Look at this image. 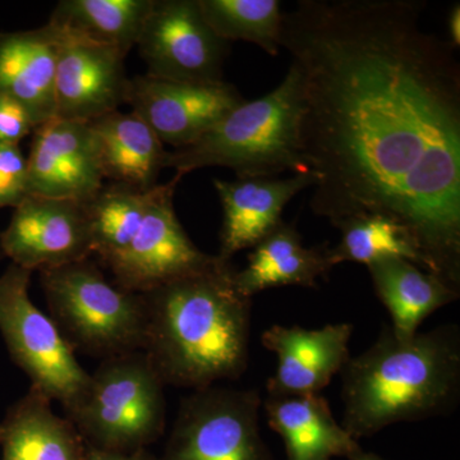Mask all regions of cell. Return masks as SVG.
I'll return each mask as SVG.
<instances>
[{
    "label": "cell",
    "instance_id": "1",
    "mask_svg": "<svg viewBox=\"0 0 460 460\" xmlns=\"http://www.w3.org/2000/svg\"><path fill=\"white\" fill-rule=\"evenodd\" d=\"M422 0H301L281 48L302 86L310 208L407 226L429 272L460 292V66L420 27Z\"/></svg>",
    "mask_w": 460,
    "mask_h": 460
},
{
    "label": "cell",
    "instance_id": "2",
    "mask_svg": "<svg viewBox=\"0 0 460 460\" xmlns=\"http://www.w3.org/2000/svg\"><path fill=\"white\" fill-rule=\"evenodd\" d=\"M217 257L202 270L144 293V352L164 385L202 390L238 380L250 362L252 298Z\"/></svg>",
    "mask_w": 460,
    "mask_h": 460
},
{
    "label": "cell",
    "instance_id": "3",
    "mask_svg": "<svg viewBox=\"0 0 460 460\" xmlns=\"http://www.w3.org/2000/svg\"><path fill=\"white\" fill-rule=\"evenodd\" d=\"M343 423L354 440L401 422L447 416L460 398V330L447 323L410 341L384 325L341 374Z\"/></svg>",
    "mask_w": 460,
    "mask_h": 460
},
{
    "label": "cell",
    "instance_id": "4",
    "mask_svg": "<svg viewBox=\"0 0 460 460\" xmlns=\"http://www.w3.org/2000/svg\"><path fill=\"white\" fill-rule=\"evenodd\" d=\"M301 114V77L290 65L277 89L242 102L195 144L168 151L165 168L183 177L210 166L232 169L237 178L307 174L299 140Z\"/></svg>",
    "mask_w": 460,
    "mask_h": 460
},
{
    "label": "cell",
    "instance_id": "5",
    "mask_svg": "<svg viewBox=\"0 0 460 460\" xmlns=\"http://www.w3.org/2000/svg\"><path fill=\"white\" fill-rule=\"evenodd\" d=\"M164 386L144 350L120 354L102 359L83 395L63 411L87 447L147 449L164 434Z\"/></svg>",
    "mask_w": 460,
    "mask_h": 460
},
{
    "label": "cell",
    "instance_id": "6",
    "mask_svg": "<svg viewBox=\"0 0 460 460\" xmlns=\"http://www.w3.org/2000/svg\"><path fill=\"white\" fill-rule=\"evenodd\" d=\"M49 316L74 350L111 358L144 349V296L111 284L90 261L40 271Z\"/></svg>",
    "mask_w": 460,
    "mask_h": 460
},
{
    "label": "cell",
    "instance_id": "7",
    "mask_svg": "<svg viewBox=\"0 0 460 460\" xmlns=\"http://www.w3.org/2000/svg\"><path fill=\"white\" fill-rule=\"evenodd\" d=\"M31 275L12 262L0 275V334L31 386L68 407L89 386L90 374L56 323L30 299Z\"/></svg>",
    "mask_w": 460,
    "mask_h": 460
},
{
    "label": "cell",
    "instance_id": "8",
    "mask_svg": "<svg viewBox=\"0 0 460 460\" xmlns=\"http://www.w3.org/2000/svg\"><path fill=\"white\" fill-rule=\"evenodd\" d=\"M261 404L253 389L195 390L181 401L157 460H272L260 432Z\"/></svg>",
    "mask_w": 460,
    "mask_h": 460
},
{
    "label": "cell",
    "instance_id": "9",
    "mask_svg": "<svg viewBox=\"0 0 460 460\" xmlns=\"http://www.w3.org/2000/svg\"><path fill=\"white\" fill-rule=\"evenodd\" d=\"M229 45L206 22L199 0H154L136 47L151 77L219 83Z\"/></svg>",
    "mask_w": 460,
    "mask_h": 460
},
{
    "label": "cell",
    "instance_id": "10",
    "mask_svg": "<svg viewBox=\"0 0 460 460\" xmlns=\"http://www.w3.org/2000/svg\"><path fill=\"white\" fill-rule=\"evenodd\" d=\"M183 178L175 174L169 183L157 184L131 243L108 263L115 286L144 295L168 281L202 270L217 261L195 246L175 214L172 199Z\"/></svg>",
    "mask_w": 460,
    "mask_h": 460
},
{
    "label": "cell",
    "instance_id": "11",
    "mask_svg": "<svg viewBox=\"0 0 460 460\" xmlns=\"http://www.w3.org/2000/svg\"><path fill=\"white\" fill-rule=\"evenodd\" d=\"M246 99L237 87L219 83H181L148 75L129 78L126 102L163 144L190 146Z\"/></svg>",
    "mask_w": 460,
    "mask_h": 460
},
{
    "label": "cell",
    "instance_id": "12",
    "mask_svg": "<svg viewBox=\"0 0 460 460\" xmlns=\"http://www.w3.org/2000/svg\"><path fill=\"white\" fill-rule=\"evenodd\" d=\"M0 250L12 263L32 272L90 259L93 246L84 204L27 196L0 233Z\"/></svg>",
    "mask_w": 460,
    "mask_h": 460
},
{
    "label": "cell",
    "instance_id": "13",
    "mask_svg": "<svg viewBox=\"0 0 460 460\" xmlns=\"http://www.w3.org/2000/svg\"><path fill=\"white\" fill-rule=\"evenodd\" d=\"M29 195L86 204L104 186L98 137L90 123L53 118L33 131Z\"/></svg>",
    "mask_w": 460,
    "mask_h": 460
},
{
    "label": "cell",
    "instance_id": "14",
    "mask_svg": "<svg viewBox=\"0 0 460 460\" xmlns=\"http://www.w3.org/2000/svg\"><path fill=\"white\" fill-rule=\"evenodd\" d=\"M58 30L60 40L54 118L90 123L118 111L126 102L128 90L129 78L124 66L126 54Z\"/></svg>",
    "mask_w": 460,
    "mask_h": 460
},
{
    "label": "cell",
    "instance_id": "15",
    "mask_svg": "<svg viewBox=\"0 0 460 460\" xmlns=\"http://www.w3.org/2000/svg\"><path fill=\"white\" fill-rule=\"evenodd\" d=\"M353 325L330 323L321 329L272 325L261 343L277 354L278 366L266 383L271 396L320 394L350 359Z\"/></svg>",
    "mask_w": 460,
    "mask_h": 460
},
{
    "label": "cell",
    "instance_id": "16",
    "mask_svg": "<svg viewBox=\"0 0 460 460\" xmlns=\"http://www.w3.org/2000/svg\"><path fill=\"white\" fill-rule=\"evenodd\" d=\"M314 177L235 178L214 180V187L223 206L220 248L217 257L230 261L235 253L255 247L281 222L284 208L304 190L313 189Z\"/></svg>",
    "mask_w": 460,
    "mask_h": 460
},
{
    "label": "cell",
    "instance_id": "17",
    "mask_svg": "<svg viewBox=\"0 0 460 460\" xmlns=\"http://www.w3.org/2000/svg\"><path fill=\"white\" fill-rule=\"evenodd\" d=\"M60 32L47 25L0 32V93L16 99L36 126L56 117V74Z\"/></svg>",
    "mask_w": 460,
    "mask_h": 460
},
{
    "label": "cell",
    "instance_id": "18",
    "mask_svg": "<svg viewBox=\"0 0 460 460\" xmlns=\"http://www.w3.org/2000/svg\"><path fill=\"white\" fill-rule=\"evenodd\" d=\"M329 248L328 243L305 247L295 224L281 222L251 248L247 265L235 270V286L248 298L271 288H314L334 268Z\"/></svg>",
    "mask_w": 460,
    "mask_h": 460
},
{
    "label": "cell",
    "instance_id": "19",
    "mask_svg": "<svg viewBox=\"0 0 460 460\" xmlns=\"http://www.w3.org/2000/svg\"><path fill=\"white\" fill-rule=\"evenodd\" d=\"M51 399L30 387L0 420L2 460H83L87 444Z\"/></svg>",
    "mask_w": 460,
    "mask_h": 460
},
{
    "label": "cell",
    "instance_id": "20",
    "mask_svg": "<svg viewBox=\"0 0 460 460\" xmlns=\"http://www.w3.org/2000/svg\"><path fill=\"white\" fill-rule=\"evenodd\" d=\"M262 404L269 426L286 443L287 460L348 459L361 447L323 395H268Z\"/></svg>",
    "mask_w": 460,
    "mask_h": 460
},
{
    "label": "cell",
    "instance_id": "21",
    "mask_svg": "<svg viewBox=\"0 0 460 460\" xmlns=\"http://www.w3.org/2000/svg\"><path fill=\"white\" fill-rule=\"evenodd\" d=\"M90 126L98 137L104 180L142 190L157 186L168 151L138 115L115 111Z\"/></svg>",
    "mask_w": 460,
    "mask_h": 460
},
{
    "label": "cell",
    "instance_id": "22",
    "mask_svg": "<svg viewBox=\"0 0 460 460\" xmlns=\"http://www.w3.org/2000/svg\"><path fill=\"white\" fill-rule=\"evenodd\" d=\"M367 270L375 293L392 317L390 328L401 341L416 337L429 314L460 296L440 278L408 260H377L367 265Z\"/></svg>",
    "mask_w": 460,
    "mask_h": 460
},
{
    "label": "cell",
    "instance_id": "23",
    "mask_svg": "<svg viewBox=\"0 0 460 460\" xmlns=\"http://www.w3.org/2000/svg\"><path fill=\"white\" fill-rule=\"evenodd\" d=\"M154 0H62L49 23L128 54L137 45Z\"/></svg>",
    "mask_w": 460,
    "mask_h": 460
},
{
    "label": "cell",
    "instance_id": "24",
    "mask_svg": "<svg viewBox=\"0 0 460 460\" xmlns=\"http://www.w3.org/2000/svg\"><path fill=\"white\" fill-rule=\"evenodd\" d=\"M341 241L329 248L332 266L341 262L363 263L381 259H404L429 271L428 262L407 226L384 214H363L338 226Z\"/></svg>",
    "mask_w": 460,
    "mask_h": 460
},
{
    "label": "cell",
    "instance_id": "25",
    "mask_svg": "<svg viewBox=\"0 0 460 460\" xmlns=\"http://www.w3.org/2000/svg\"><path fill=\"white\" fill-rule=\"evenodd\" d=\"M155 187L142 190L122 184H104L98 195L84 204L93 255H98L105 266L131 243L144 222Z\"/></svg>",
    "mask_w": 460,
    "mask_h": 460
},
{
    "label": "cell",
    "instance_id": "26",
    "mask_svg": "<svg viewBox=\"0 0 460 460\" xmlns=\"http://www.w3.org/2000/svg\"><path fill=\"white\" fill-rule=\"evenodd\" d=\"M206 22L224 41H247L277 57L283 12L279 0H199Z\"/></svg>",
    "mask_w": 460,
    "mask_h": 460
},
{
    "label": "cell",
    "instance_id": "27",
    "mask_svg": "<svg viewBox=\"0 0 460 460\" xmlns=\"http://www.w3.org/2000/svg\"><path fill=\"white\" fill-rule=\"evenodd\" d=\"M27 196V157L20 145L0 144V208H16Z\"/></svg>",
    "mask_w": 460,
    "mask_h": 460
},
{
    "label": "cell",
    "instance_id": "28",
    "mask_svg": "<svg viewBox=\"0 0 460 460\" xmlns=\"http://www.w3.org/2000/svg\"><path fill=\"white\" fill-rule=\"evenodd\" d=\"M36 128L29 111L16 99L0 93V144L20 145Z\"/></svg>",
    "mask_w": 460,
    "mask_h": 460
},
{
    "label": "cell",
    "instance_id": "29",
    "mask_svg": "<svg viewBox=\"0 0 460 460\" xmlns=\"http://www.w3.org/2000/svg\"><path fill=\"white\" fill-rule=\"evenodd\" d=\"M83 460H157L147 449L136 450L131 453L108 452L87 447Z\"/></svg>",
    "mask_w": 460,
    "mask_h": 460
},
{
    "label": "cell",
    "instance_id": "30",
    "mask_svg": "<svg viewBox=\"0 0 460 460\" xmlns=\"http://www.w3.org/2000/svg\"><path fill=\"white\" fill-rule=\"evenodd\" d=\"M447 33L449 38L447 39L454 49H458L460 45V5L459 3L454 4L447 17Z\"/></svg>",
    "mask_w": 460,
    "mask_h": 460
},
{
    "label": "cell",
    "instance_id": "31",
    "mask_svg": "<svg viewBox=\"0 0 460 460\" xmlns=\"http://www.w3.org/2000/svg\"><path fill=\"white\" fill-rule=\"evenodd\" d=\"M348 460H385L381 458V456H376V454L374 453H366L363 452L361 447H359L358 450H356L353 454H350L349 456H348Z\"/></svg>",
    "mask_w": 460,
    "mask_h": 460
},
{
    "label": "cell",
    "instance_id": "32",
    "mask_svg": "<svg viewBox=\"0 0 460 460\" xmlns=\"http://www.w3.org/2000/svg\"><path fill=\"white\" fill-rule=\"evenodd\" d=\"M3 257V253H2V250H0V259H2Z\"/></svg>",
    "mask_w": 460,
    "mask_h": 460
}]
</instances>
